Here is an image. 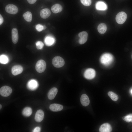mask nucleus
I'll list each match as a JSON object with an SVG mask.
<instances>
[{
  "instance_id": "1",
  "label": "nucleus",
  "mask_w": 132,
  "mask_h": 132,
  "mask_svg": "<svg viewBox=\"0 0 132 132\" xmlns=\"http://www.w3.org/2000/svg\"><path fill=\"white\" fill-rule=\"evenodd\" d=\"M113 60V55L110 54L106 53L101 56L100 61L101 63L106 66H108L110 65Z\"/></svg>"
},
{
  "instance_id": "2",
  "label": "nucleus",
  "mask_w": 132,
  "mask_h": 132,
  "mask_svg": "<svg viewBox=\"0 0 132 132\" xmlns=\"http://www.w3.org/2000/svg\"><path fill=\"white\" fill-rule=\"evenodd\" d=\"M52 63L53 66L56 68L60 67L64 65L65 61L63 59L59 56L55 57L53 58Z\"/></svg>"
},
{
  "instance_id": "3",
  "label": "nucleus",
  "mask_w": 132,
  "mask_h": 132,
  "mask_svg": "<svg viewBox=\"0 0 132 132\" xmlns=\"http://www.w3.org/2000/svg\"><path fill=\"white\" fill-rule=\"evenodd\" d=\"M46 64L45 62L42 59L39 60L35 65V69L38 73L43 72L46 69Z\"/></svg>"
},
{
  "instance_id": "4",
  "label": "nucleus",
  "mask_w": 132,
  "mask_h": 132,
  "mask_svg": "<svg viewBox=\"0 0 132 132\" xmlns=\"http://www.w3.org/2000/svg\"><path fill=\"white\" fill-rule=\"evenodd\" d=\"M126 13L123 11H121L118 13L115 19L117 22L119 24L124 23L127 18Z\"/></svg>"
},
{
  "instance_id": "5",
  "label": "nucleus",
  "mask_w": 132,
  "mask_h": 132,
  "mask_svg": "<svg viewBox=\"0 0 132 132\" xmlns=\"http://www.w3.org/2000/svg\"><path fill=\"white\" fill-rule=\"evenodd\" d=\"M12 90L11 88L8 86H4L0 89V95L4 97H7L11 95Z\"/></svg>"
},
{
  "instance_id": "6",
  "label": "nucleus",
  "mask_w": 132,
  "mask_h": 132,
  "mask_svg": "<svg viewBox=\"0 0 132 132\" xmlns=\"http://www.w3.org/2000/svg\"><path fill=\"white\" fill-rule=\"evenodd\" d=\"M6 11L8 13L15 14L18 12V10L17 7L13 4H9L5 7Z\"/></svg>"
},
{
  "instance_id": "7",
  "label": "nucleus",
  "mask_w": 132,
  "mask_h": 132,
  "mask_svg": "<svg viewBox=\"0 0 132 132\" xmlns=\"http://www.w3.org/2000/svg\"><path fill=\"white\" fill-rule=\"evenodd\" d=\"M96 72L94 69L89 68L86 69L85 71L84 76L87 79H91L94 78L95 77Z\"/></svg>"
},
{
  "instance_id": "8",
  "label": "nucleus",
  "mask_w": 132,
  "mask_h": 132,
  "mask_svg": "<svg viewBox=\"0 0 132 132\" xmlns=\"http://www.w3.org/2000/svg\"><path fill=\"white\" fill-rule=\"evenodd\" d=\"M23 71L22 67L19 65H15L13 66L11 69L12 74L16 76L21 73Z\"/></svg>"
},
{
  "instance_id": "9",
  "label": "nucleus",
  "mask_w": 132,
  "mask_h": 132,
  "mask_svg": "<svg viewBox=\"0 0 132 132\" xmlns=\"http://www.w3.org/2000/svg\"><path fill=\"white\" fill-rule=\"evenodd\" d=\"M78 36L80 38L79 42L80 44H83L87 41L88 34L86 32L83 31L80 33L78 34Z\"/></svg>"
},
{
  "instance_id": "10",
  "label": "nucleus",
  "mask_w": 132,
  "mask_h": 132,
  "mask_svg": "<svg viewBox=\"0 0 132 132\" xmlns=\"http://www.w3.org/2000/svg\"><path fill=\"white\" fill-rule=\"evenodd\" d=\"M112 130L110 125L108 123H104L100 126L99 131L100 132H110Z\"/></svg>"
},
{
  "instance_id": "11",
  "label": "nucleus",
  "mask_w": 132,
  "mask_h": 132,
  "mask_svg": "<svg viewBox=\"0 0 132 132\" xmlns=\"http://www.w3.org/2000/svg\"><path fill=\"white\" fill-rule=\"evenodd\" d=\"M44 115V111L41 110H38L36 112L35 116V120L37 122H40L43 120Z\"/></svg>"
},
{
  "instance_id": "12",
  "label": "nucleus",
  "mask_w": 132,
  "mask_h": 132,
  "mask_svg": "<svg viewBox=\"0 0 132 132\" xmlns=\"http://www.w3.org/2000/svg\"><path fill=\"white\" fill-rule=\"evenodd\" d=\"M38 86L37 81L35 79H31L30 80L27 84L28 88L31 90H34L36 89Z\"/></svg>"
},
{
  "instance_id": "13",
  "label": "nucleus",
  "mask_w": 132,
  "mask_h": 132,
  "mask_svg": "<svg viewBox=\"0 0 132 132\" xmlns=\"http://www.w3.org/2000/svg\"><path fill=\"white\" fill-rule=\"evenodd\" d=\"M95 8L97 10L104 11L107 9V7L105 3L102 1H99L96 3Z\"/></svg>"
},
{
  "instance_id": "14",
  "label": "nucleus",
  "mask_w": 132,
  "mask_h": 132,
  "mask_svg": "<svg viewBox=\"0 0 132 132\" xmlns=\"http://www.w3.org/2000/svg\"><path fill=\"white\" fill-rule=\"evenodd\" d=\"M12 39L13 43L16 44L18 40V34L17 29L16 28H13L11 31Z\"/></svg>"
},
{
  "instance_id": "15",
  "label": "nucleus",
  "mask_w": 132,
  "mask_h": 132,
  "mask_svg": "<svg viewBox=\"0 0 132 132\" xmlns=\"http://www.w3.org/2000/svg\"><path fill=\"white\" fill-rule=\"evenodd\" d=\"M80 101L82 105L84 106H88L90 103V101L88 96L86 94H82L81 97Z\"/></svg>"
},
{
  "instance_id": "16",
  "label": "nucleus",
  "mask_w": 132,
  "mask_h": 132,
  "mask_svg": "<svg viewBox=\"0 0 132 132\" xmlns=\"http://www.w3.org/2000/svg\"><path fill=\"white\" fill-rule=\"evenodd\" d=\"M49 108L52 111L57 112L62 110L63 108V107L61 105L54 103L50 105Z\"/></svg>"
},
{
  "instance_id": "17",
  "label": "nucleus",
  "mask_w": 132,
  "mask_h": 132,
  "mask_svg": "<svg viewBox=\"0 0 132 132\" xmlns=\"http://www.w3.org/2000/svg\"><path fill=\"white\" fill-rule=\"evenodd\" d=\"M51 12L48 8H45L42 10L40 12L41 17L44 19L47 18L50 15Z\"/></svg>"
},
{
  "instance_id": "18",
  "label": "nucleus",
  "mask_w": 132,
  "mask_h": 132,
  "mask_svg": "<svg viewBox=\"0 0 132 132\" xmlns=\"http://www.w3.org/2000/svg\"><path fill=\"white\" fill-rule=\"evenodd\" d=\"M58 92L57 89L56 88H53L49 91L48 93V97L50 100L53 99L55 96Z\"/></svg>"
},
{
  "instance_id": "19",
  "label": "nucleus",
  "mask_w": 132,
  "mask_h": 132,
  "mask_svg": "<svg viewBox=\"0 0 132 132\" xmlns=\"http://www.w3.org/2000/svg\"><path fill=\"white\" fill-rule=\"evenodd\" d=\"M44 41L46 45L50 46L54 44L55 42V39L52 36L48 35L45 37Z\"/></svg>"
},
{
  "instance_id": "20",
  "label": "nucleus",
  "mask_w": 132,
  "mask_h": 132,
  "mask_svg": "<svg viewBox=\"0 0 132 132\" xmlns=\"http://www.w3.org/2000/svg\"><path fill=\"white\" fill-rule=\"evenodd\" d=\"M62 10V6L59 4H56L53 5L51 7L52 12L55 13H56L61 12Z\"/></svg>"
},
{
  "instance_id": "21",
  "label": "nucleus",
  "mask_w": 132,
  "mask_h": 132,
  "mask_svg": "<svg viewBox=\"0 0 132 132\" xmlns=\"http://www.w3.org/2000/svg\"><path fill=\"white\" fill-rule=\"evenodd\" d=\"M107 29L106 25L105 24L102 23L98 26L97 29L99 32L100 34H103L106 32Z\"/></svg>"
},
{
  "instance_id": "22",
  "label": "nucleus",
  "mask_w": 132,
  "mask_h": 132,
  "mask_svg": "<svg viewBox=\"0 0 132 132\" xmlns=\"http://www.w3.org/2000/svg\"><path fill=\"white\" fill-rule=\"evenodd\" d=\"M23 16L25 20L28 22H31L32 20V15L31 13L29 11H27L24 13Z\"/></svg>"
},
{
  "instance_id": "23",
  "label": "nucleus",
  "mask_w": 132,
  "mask_h": 132,
  "mask_svg": "<svg viewBox=\"0 0 132 132\" xmlns=\"http://www.w3.org/2000/svg\"><path fill=\"white\" fill-rule=\"evenodd\" d=\"M32 109L28 107H27L24 109L22 111V114L24 116L28 117L30 116L32 113Z\"/></svg>"
},
{
  "instance_id": "24",
  "label": "nucleus",
  "mask_w": 132,
  "mask_h": 132,
  "mask_svg": "<svg viewBox=\"0 0 132 132\" xmlns=\"http://www.w3.org/2000/svg\"><path fill=\"white\" fill-rule=\"evenodd\" d=\"M108 94L110 98L113 101H116L118 99V96L115 93L112 91H109Z\"/></svg>"
},
{
  "instance_id": "25",
  "label": "nucleus",
  "mask_w": 132,
  "mask_h": 132,
  "mask_svg": "<svg viewBox=\"0 0 132 132\" xmlns=\"http://www.w3.org/2000/svg\"><path fill=\"white\" fill-rule=\"evenodd\" d=\"M9 61V58L6 55H0V62L1 63L5 64L7 63Z\"/></svg>"
},
{
  "instance_id": "26",
  "label": "nucleus",
  "mask_w": 132,
  "mask_h": 132,
  "mask_svg": "<svg viewBox=\"0 0 132 132\" xmlns=\"http://www.w3.org/2000/svg\"><path fill=\"white\" fill-rule=\"evenodd\" d=\"M122 119L125 121L129 122H132V114L127 115L122 117Z\"/></svg>"
},
{
  "instance_id": "27",
  "label": "nucleus",
  "mask_w": 132,
  "mask_h": 132,
  "mask_svg": "<svg viewBox=\"0 0 132 132\" xmlns=\"http://www.w3.org/2000/svg\"><path fill=\"white\" fill-rule=\"evenodd\" d=\"M81 3L85 6H90L91 3V0H80Z\"/></svg>"
},
{
  "instance_id": "28",
  "label": "nucleus",
  "mask_w": 132,
  "mask_h": 132,
  "mask_svg": "<svg viewBox=\"0 0 132 132\" xmlns=\"http://www.w3.org/2000/svg\"><path fill=\"white\" fill-rule=\"evenodd\" d=\"M36 47L38 49H42L44 46L43 43L41 41H39L36 43Z\"/></svg>"
},
{
  "instance_id": "29",
  "label": "nucleus",
  "mask_w": 132,
  "mask_h": 132,
  "mask_svg": "<svg viewBox=\"0 0 132 132\" xmlns=\"http://www.w3.org/2000/svg\"><path fill=\"white\" fill-rule=\"evenodd\" d=\"M35 28L37 31L39 32L44 30L43 25L41 24H37Z\"/></svg>"
},
{
  "instance_id": "30",
  "label": "nucleus",
  "mask_w": 132,
  "mask_h": 132,
  "mask_svg": "<svg viewBox=\"0 0 132 132\" xmlns=\"http://www.w3.org/2000/svg\"><path fill=\"white\" fill-rule=\"evenodd\" d=\"M40 128L39 127H36L33 129V132H39L40 131Z\"/></svg>"
},
{
  "instance_id": "31",
  "label": "nucleus",
  "mask_w": 132,
  "mask_h": 132,
  "mask_svg": "<svg viewBox=\"0 0 132 132\" xmlns=\"http://www.w3.org/2000/svg\"><path fill=\"white\" fill-rule=\"evenodd\" d=\"M27 0L29 3L33 4L35 3L37 0Z\"/></svg>"
},
{
  "instance_id": "32",
  "label": "nucleus",
  "mask_w": 132,
  "mask_h": 132,
  "mask_svg": "<svg viewBox=\"0 0 132 132\" xmlns=\"http://www.w3.org/2000/svg\"><path fill=\"white\" fill-rule=\"evenodd\" d=\"M3 18L1 16V15L0 14V25H1L3 23Z\"/></svg>"
},
{
  "instance_id": "33",
  "label": "nucleus",
  "mask_w": 132,
  "mask_h": 132,
  "mask_svg": "<svg viewBox=\"0 0 132 132\" xmlns=\"http://www.w3.org/2000/svg\"><path fill=\"white\" fill-rule=\"evenodd\" d=\"M44 28V30L46 28V26L45 25H43Z\"/></svg>"
},
{
  "instance_id": "34",
  "label": "nucleus",
  "mask_w": 132,
  "mask_h": 132,
  "mask_svg": "<svg viewBox=\"0 0 132 132\" xmlns=\"http://www.w3.org/2000/svg\"><path fill=\"white\" fill-rule=\"evenodd\" d=\"M130 92L131 94H132V88H131V89L130 90Z\"/></svg>"
},
{
  "instance_id": "35",
  "label": "nucleus",
  "mask_w": 132,
  "mask_h": 132,
  "mask_svg": "<svg viewBox=\"0 0 132 132\" xmlns=\"http://www.w3.org/2000/svg\"><path fill=\"white\" fill-rule=\"evenodd\" d=\"M2 108V105H1V104H0V109H1Z\"/></svg>"
}]
</instances>
